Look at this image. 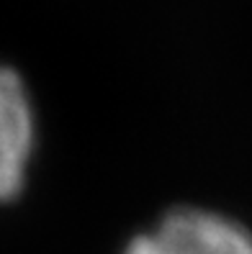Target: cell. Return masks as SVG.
Masks as SVG:
<instances>
[{
	"label": "cell",
	"mask_w": 252,
	"mask_h": 254,
	"mask_svg": "<svg viewBox=\"0 0 252 254\" xmlns=\"http://www.w3.org/2000/svg\"><path fill=\"white\" fill-rule=\"evenodd\" d=\"M34 133V108L23 80L0 67V203L16 198L26 183Z\"/></svg>",
	"instance_id": "6da1fadb"
},
{
	"label": "cell",
	"mask_w": 252,
	"mask_h": 254,
	"mask_svg": "<svg viewBox=\"0 0 252 254\" xmlns=\"http://www.w3.org/2000/svg\"><path fill=\"white\" fill-rule=\"evenodd\" d=\"M152 234L165 254H252L245 226L203 208H175Z\"/></svg>",
	"instance_id": "7a4b0ae2"
},
{
	"label": "cell",
	"mask_w": 252,
	"mask_h": 254,
	"mask_svg": "<svg viewBox=\"0 0 252 254\" xmlns=\"http://www.w3.org/2000/svg\"><path fill=\"white\" fill-rule=\"evenodd\" d=\"M124 254H165V252H162V247L157 244L155 234L147 231V234H139V236L131 239V242L126 244V249H124Z\"/></svg>",
	"instance_id": "3957f363"
}]
</instances>
